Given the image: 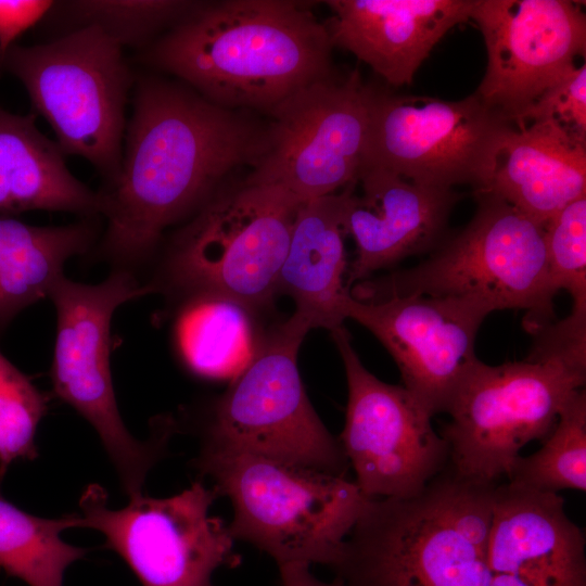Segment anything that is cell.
<instances>
[{"mask_svg": "<svg viewBox=\"0 0 586 586\" xmlns=\"http://www.w3.org/2000/svg\"><path fill=\"white\" fill-rule=\"evenodd\" d=\"M497 485L446 467L416 495L371 498L345 539L336 577L346 586H489Z\"/></svg>", "mask_w": 586, "mask_h": 586, "instance_id": "3", "label": "cell"}, {"mask_svg": "<svg viewBox=\"0 0 586 586\" xmlns=\"http://www.w3.org/2000/svg\"><path fill=\"white\" fill-rule=\"evenodd\" d=\"M351 194L346 231L356 245L347 285L406 257L434 250L444 238L459 194L410 181L391 170L362 167Z\"/></svg>", "mask_w": 586, "mask_h": 586, "instance_id": "18", "label": "cell"}, {"mask_svg": "<svg viewBox=\"0 0 586 586\" xmlns=\"http://www.w3.org/2000/svg\"><path fill=\"white\" fill-rule=\"evenodd\" d=\"M310 327L292 315L259 341L250 364L212 404L202 448L245 453L345 476L341 443L306 394L297 355Z\"/></svg>", "mask_w": 586, "mask_h": 586, "instance_id": "8", "label": "cell"}, {"mask_svg": "<svg viewBox=\"0 0 586 586\" xmlns=\"http://www.w3.org/2000/svg\"><path fill=\"white\" fill-rule=\"evenodd\" d=\"M90 220L38 227L0 216V332L15 316L47 297L65 263L87 253L97 240Z\"/></svg>", "mask_w": 586, "mask_h": 586, "instance_id": "23", "label": "cell"}, {"mask_svg": "<svg viewBox=\"0 0 586 586\" xmlns=\"http://www.w3.org/2000/svg\"><path fill=\"white\" fill-rule=\"evenodd\" d=\"M492 313L464 297L403 295L345 298L343 315L367 328L395 360L404 387L434 417L447 412L479 361L475 337Z\"/></svg>", "mask_w": 586, "mask_h": 586, "instance_id": "16", "label": "cell"}, {"mask_svg": "<svg viewBox=\"0 0 586 586\" xmlns=\"http://www.w3.org/2000/svg\"><path fill=\"white\" fill-rule=\"evenodd\" d=\"M586 369L556 354L489 366L479 360L456 393L442 436L448 467L475 482L507 480L521 449L544 441L568 399L585 385Z\"/></svg>", "mask_w": 586, "mask_h": 586, "instance_id": "10", "label": "cell"}, {"mask_svg": "<svg viewBox=\"0 0 586 586\" xmlns=\"http://www.w3.org/2000/svg\"><path fill=\"white\" fill-rule=\"evenodd\" d=\"M302 202L272 186L220 188L171 238L154 292L212 294L253 311L278 294V277Z\"/></svg>", "mask_w": 586, "mask_h": 586, "instance_id": "6", "label": "cell"}, {"mask_svg": "<svg viewBox=\"0 0 586 586\" xmlns=\"http://www.w3.org/2000/svg\"><path fill=\"white\" fill-rule=\"evenodd\" d=\"M264 131L187 86L141 79L119 173L99 192L106 219L99 257L137 275L169 226L193 215L232 170L253 165Z\"/></svg>", "mask_w": 586, "mask_h": 586, "instance_id": "1", "label": "cell"}, {"mask_svg": "<svg viewBox=\"0 0 586 586\" xmlns=\"http://www.w3.org/2000/svg\"><path fill=\"white\" fill-rule=\"evenodd\" d=\"M506 482L543 493L586 491V391H576L562 407L542 447L519 457Z\"/></svg>", "mask_w": 586, "mask_h": 586, "instance_id": "26", "label": "cell"}, {"mask_svg": "<svg viewBox=\"0 0 586 586\" xmlns=\"http://www.w3.org/2000/svg\"><path fill=\"white\" fill-rule=\"evenodd\" d=\"M487 561L489 586H586L585 537L556 493L499 483Z\"/></svg>", "mask_w": 586, "mask_h": 586, "instance_id": "17", "label": "cell"}, {"mask_svg": "<svg viewBox=\"0 0 586 586\" xmlns=\"http://www.w3.org/2000/svg\"><path fill=\"white\" fill-rule=\"evenodd\" d=\"M470 20L487 52L474 92L518 128L534 102L585 55L586 16L573 1L474 0Z\"/></svg>", "mask_w": 586, "mask_h": 586, "instance_id": "15", "label": "cell"}, {"mask_svg": "<svg viewBox=\"0 0 586 586\" xmlns=\"http://www.w3.org/2000/svg\"><path fill=\"white\" fill-rule=\"evenodd\" d=\"M122 48L101 26L86 24L48 43L13 44L0 64V73L9 72L23 82L64 154L86 158L106 186L120 169L131 85Z\"/></svg>", "mask_w": 586, "mask_h": 586, "instance_id": "9", "label": "cell"}, {"mask_svg": "<svg viewBox=\"0 0 586 586\" xmlns=\"http://www.w3.org/2000/svg\"><path fill=\"white\" fill-rule=\"evenodd\" d=\"M199 1H75L74 13L86 24H97L122 44H141L156 31L171 27Z\"/></svg>", "mask_w": 586, "mask_h": 586, "instance_id": "29", "label": "cell"}, {"mask_svg": "<svg viewBox=\"0 0 586 586\" xmlns=\"http://www.w3.org/2000/svg\"><path fill=\"white\" fill-rule=\"evenodd\" d=\"M268 114L245 181L278 187L302 203L357 181L368 132L367 88L357 69L308 84Z\"/></svg>", "mask_w": 586, "mask_h": 586, "instance_id": "12", "label": "cell"}, {"mask_svg": "<svg viewBox=\"0 0 586 586\" xmlns=\"http://www.w3.org/2000/svg\"><path fill=\"white\" fill-rule=\"evenodd\" d=\"M278 566L282 586H346L337 577L331 583L318 579L310 573L307 563L292 562Z\"/></svg>", "mask_w": 586, "mask_h": 586, "instance_id": "32", "label": "cell"}, {"mask_svg": "<svg viewBox=\"0 0 586 586\" xmlns=\"http://www.w3.org/2000/svg\"><path fill=\"white\" fill-rule=\"evenodd\" d=\"M250 314L218 295L184 296L174 322L175 344L184 366L202 378L234 379L259 344Z\"/></svg>", "mask_w": 586, "mask_h": 586, "instance_id": "24", "label": "cell"}, {"mask_svg": "<svg viewBox=\"0 0 586 586\" xmlns=\"http://www.w3.org/2000/svg\"><path fill=\"white\" fill-rule=\"evenodd\" d=\"M53 7L47 0H0V64L14 40Z\"/></svg>", "mask_w": 586, "mask_h": 586, "instance_id": "31", "label": "cell"}, {"mask_svg": "<svg viewBox=\"0 0 586 586\" xmlns=\"http://www.w3.org/2000/svg\"><path fill=\"white\" fill-rule=\"evenodd\" d=\"M154 293L137 275L112 269L100 283L87 284L62 276L48 297L56 315L50 369L52 391L95 430L128 497L143 494L150 470L164 456L178 421L158 416L145 441L127 430L116 403L110 367L111 321L123 304Z\"/></svg>", "mask_w": 586, "mask_h": 586, "instance_id": "7", "label": "cell"}, {"mask_svg": "<svg viewBox=\"0 0 586 586\" xmlns=\"http://www.w3.org/2000/svg\"><path fill=\"white\" fill-rule=\"evenodd\" d=\"M551 291L565 290L572 298L570 315L561 320L577 334H586V195L569 203L545 226Z\"/></svg>", "mask_w": 586, "mask_h": 586, "instance_id": "27", "label": "cell"}, {"mask_svg": "<svg viewBox=\"0 0 586 586\" xmlns=\"http://www.w3.org/2000/svg\"><path fill=\"white\" fill-rule=\"evenodd\" d=\"M73 527H78L76 513L36 517L0 494V568L28 586H63L68 566L87 553L62 539Z\"/></svg>", "mask_w": 586, "mask_h": 586, "instance_id": "25", "label": "cell"}, {"mask_svg": "<svg viewBox=\"0 0 586 586\" xmlns=\"http://www.w3.org/2000/svg\"><path fill=\"white\" fill-rule=\"evenodd\" d=\"M545 123L586 145V65L576 66L546 90L527 110L520 128Z\"/></svg>", "mask_w": 586, "mask_h": 586, "instance_id": "30", "label": "cell"}, {"mask_svg": "<svg viewBox=\"0 0 586 586\" xmlns=\"http://www.w3.org/2000/svg\"><path fill=\"white\" fill-rule=\"evenodd\" d=\"M330 332L347 381L339 441L355 483L368 498L416 495L447 467L446 441L407 388L379 380L362 365L344 326Z\"/></svg>", "mask_w": 586, "mask_h": 586, "instance_id": "14", "label": "cell"}, {"mask_svg": "<svg viewBox=\"0 0 586 586\" xmlns=\"http://www.w3.org/2000/svg\"><path fill=\"white\" fill-rule=\"evenodd\" d=\"M368 132L364 166L419 184L485 191L507 139L518 127L473 92L447 101L399 94L366 84Z\"/></svg>", "mask_w": 586, "mask_h": 586, "instance_id": "11", "label": "cell"}, {"mask_svg": "<svg viewBox=\"0 0 586 586\" xmlns=\"http://www.w3.org/2000/svg\"><path fill=\"white\" fill-rule=\"evenodd\" d=\"M216 497L195 482L167 498L142 494L112 509L103 487L91 484L79 499L77 523L99 531L142 586H214L218 568L240 562L228 525L209 515Z\"/></svg>", "mask_w": 586, "mask_h": 586, "instance_id": "13", "label": "cell"}, {"mask_svg": "<svg viewBox=\"0 0 586 586\" xmlns=\"http://www.w3.org/2000/svg\"><path fill=\"white\" fill-rule=\"evenodd\" d=\"M474 0H329L322 22L332 47L368 64L388 86L411 84L422 62Z\"/></svg>", "mask_w": 586, "mask_h": 586, "instance_id": "19", "label": "cell"}, {"mask_svg": "<svg viewBox=\"0 0 586 586\" xmlns=\"http://www.w3.org/2000/svg\"><path fill=\"white\" fill-rule=\"evenodd\" d=\"M49 398L0 351V481L17 460L38 457L35 436Z\"/></svg>", "mask_w": 586, "mask_h": 586, "instance_id": "28", "label": "cell"}, {"mask_svg": "<svg viewBox=\"0 0 586 586\" xmlns=\"http://www.w3.org/2000/svg\"><path fill=\"white\" fill-rule=\"evenodd\" d=\"M485 191L544 227L586 195V145L545 123L518 128L501 149Z\"/></svg>", "mask_w": 586, "mask_h": 586, "instance_id": "21", "label": "cell"}, {"mask_svg": "<svg viewBox=\"0 0 586 586\" xmlns=\"http://www.w3.org/2000/svg\"><path fill=\"white\" fill-rule=\"evenodd\" d=\"M193 467L233 508V539L254 545L278 565L318 563L333 569L345 537L371 498L355 482L245 453L201 449Z\"/></svg>", "mask_w": 586, "mask_h": 586, "instance_id": "4", "label": "cell"}, {"mask_svg": "<svg viewBox=\"0 0 586 586\" xmlns=\"http://www.w3.org/2000/svg\"><path fill=\"white\" fill-rule=\"evenodd\" d=\"M477 208L458 233L443 240L413 268L355 288L358 300L455 296L491 311L523 309L525 329L537 334L553 317L544 227L504 199L474 192Z\"/></svg>", "mask_w": 586, "mask_h": 586, "instance_id": "5", "label": "cell"}, {"mask_svg": "<svg viewBox=\"0 0 586 586\" xmlns=\"http://www.w3.org/2000/svg\"><path fill=\"white\" fill-rule=\"evenodd\" d=\"M64 155L36 127V114L0 106V216L35 209L100 214V193L72 175Z\"/></svg>", "mask_w": 586, "mask_h": 586, "instance_id": "22", "label": "cell"}, {"mask_svg": "<svg viewBox=\"0 0 586 586\" xmlns=\"http://www.w3.org/2000/svg\"><path fill=\"white\" fill-rule=\"evenodd\" d=\"M356 182L303 202L293 222L277 292L293 298V314L310 329L332 331L343 326L345 319L343 305L351 292L344 283V239L347 206Z\"/></svg>", "mask_w": 586, "mask_h": 586, "instance_id": "20", "label": "cell"}, {"mask_svg": "<svg viewBox=\"0 0 586 586\" xmlns=\"http://www.w3.org/2000/svg\"><path fill=\"white\" fill-rule=\"evenodd\" d=\"M332 48L306 2L227 0L199 2L143 60L215 104L268 113L332 74Z\"/></svg>", "mask_w": 586, "mask_h": 586, "instance_id": "2", "label": "cell"}]
</instances>
